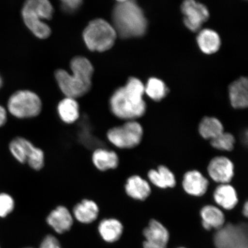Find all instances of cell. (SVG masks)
Returning a JSON list of instances; mask_svg holds the SVG:
<instances>
[{
  "label": "cell",
  "mask_w": 248,
  "mask_h": 248,
  "mask_svg": "<svg viewBox=\"0 0 248 248\" xmlns=\"http://www.w3.org/2000/svg\"><path fill=\"white\" fill-rule=\"evenodd\" d=\"M145 86L135 78H131L125 86L116 90L109 100L110 110L117 119L136 120L146 112L147 105L143 100Z\"/></svg>",
  "instance_id": "1"
},
{
  "label": "cell",
  "mask_w": 248,
  "mask_h": 248,
  "mask_svg": "<svg viewBox=\"0 0 248 248\" xmlns=\"http://www.w3.org/2000/svg\"><path fill=\"white\" fill-rule=\"evenodd\" d=\"M70 64L72 73L58 70L55 73L56 79L66 97L77 99L91 90L94 69L88 59L82 57L74 58Z\"/></svg>",
  "instance_id": "2"
},
{
  "label": "cell",
  "mask_w": 248,
  "mask_h": 248,
  "mask_svg": "<svg viewBox=\"0 0 248 248\" xmlns=\"http://www.w3.org/2000/svg\"><path fill=\"white\" fill-rule=\"evenodd\" d=\"M112 20L117 35L122 38L141 36L146 32V18L135 0L118 3L113 9Z\"/></svg>",
  "instance_id": "3"
},
{
  "label": "cell",
  "mask_w": 248,
  "mask_h": 248,
  "mask_svg": "<svg viewBox=\"0 0 248 248\" xmlns=\"http://www.w3.org/2000/svg\"><path fill=\"white\" fill-rule=\"evenodd\" d=\"M25 24L34 35L40 39H46L51 30L45 22L53 15V8L49 0H26L21 12Z\"/></svg>",
  "instance_id": "4"
},
{
  "label": "cell",
  "mask_w": 248,
  "mask_h": 248,
  "mask_svg": "<svg viewBox=\"0 0 248 248\" xmlns=\"http://www.w3.org/2000/svg\"><path fill=\"white\" fill-rule=\"evenodd\" d=\"M117 33L112 25L102 18L91 21L83 31V39L92 51L104 52L114 44Z\"/></svg>",
  "instance_id": "5"
},
{
  "label": "cell",
  "mask_w": 248,
  "mask_h": 248,
  "mask_svg": "<svg viewBox=\"0 0 248 248\" xmlns=\"http://www.w3.org/2000/svg\"><path fill=\"white\" fill-rule=\"evenodd\" d=\"M7 107L9 113L17 119H31L38 116L41 113L42 102L36 93L19 91L9 97Z\"/></svg>",
  "instance_id": "6"
},
{
  "label": "cell",
  "mask_w": 248,
  "mask_h": 248,
  "mask_svg": "<svg viewBox=\"0 0 248 248\" xmlns=\"http://www.w3.org/2000/svg\"><path fill=\"white\" fill-rule=\"evenodd\" d=\"M143 135L144 129L141 124L137 120H131L108 129L107 137L114 146L128 150L138 147L141 143Z\"/></svg>",
  "instance_id": "7"
},
{
  "label": "cell",
  "mask_w": 248,
  "mask_h": 248,
  "mask_svg": "<svg viewBox=\"0 0 248 248\" xmlns=\"http://www.w3.org/2000/svg\"><path fill=\"white\" fill-rule=\"evenodd\" d=\"M9 150L13 156L21 164L28 163L31 169L39 170L45 166L44 152L36 147L26 138L17 137L9 144Z\"/></svg>",
  "instance_id": "8"
},
{
  "label": "cell",
  "mask_w": 248,
  "mask_h": 248,
  "mask_svg": "<svg viewBox=\"0 0 248 248\" xmlns=\"http://www.w3.org/2000/svg\"><path fill=\"white\" fill-rule=\"evenodd\" d=\"M145 240L143 248H167L170 240V232L165 226L155 219H151L142 231Z\"/></svg>",
  "instance_id": "9"
},
{
  "label": "cell",
  "mask_w": 248,
  "mask_h": 248,
  "mask_svg": "<svg viewBox=\"0 0 248 248\" xmlns=\"http://www.w3.org/2000/svg\"><path fill=\"white\" fill-rule=\"evenodd\" d=\"M182 11L186 26L193 32L199 30L209 17L208 9L195 0H186L182 5Z\"/></svg>",
  "instance_id": "10"
},
{
  "label": "cell",
  "mask_w": 248,
  "mask_h": 248,
  "mask_svg": "<svg viewBox=\"0 0 248 248\" xmlns=\"http://www.w3.org/2000/svg\"><path fill=\"white\" fill-rule=\"evenodd\" d=\"M207 170L210 178L219 184H230L234 176V164L225 156L213 157Z\"/></svg>",
  "instance_id": "11"
},
{
  "label": "cell",
  "mask_w": 248,
  "mask_h": 248,
  "mask_svg": "<svg viewBox=\"0 0 248 248\" xmlns=\"http://www.w3.org/2000/svg\"><path fill=\"white\" fill-rule=\"evenodd\" d=\"M182 185L184 191L189 195L201 197L208 190L209 182L199 170H194L185 173Z\"/></svg>",
  "instance_id": "12"
},
{
  "label": "cell",
  "mask_w": 248,
  "mask_h": 248,
  "mask_svg": "<svg viewBox=\"0 0 248 248\" xmlns=\"http://www.w3.org/2000/svg\"><path fill=\"white\" fill-rule=\"evenodd\" d=\"M46 222L58 233L63 234L72 227L73 218L66 207L60 206L49 213Z\"/></svg>",
  "instance_id": "13"
},
{
  "label": "cell",
  "mask_w": 248,
  "mask_h": 248,
  "mask_svg": "<svg viewBox=\"0 0 248 248\" xmlns=\"http://www.w3.org/2000/svg\"><path fill=\"white\" fill-rule=\"evenodd\" d=\"M213 199L219 208L231 210L238 202L237 192L230 184H219L213 192Z\"/></svg>",
  "instance_id": "14"
},
{
  "label": "cell",
  "mask_w": 248,
  "mask_h": 248,
  "mask_svg": "<svg viewBox=\"0 0 248 248\" xmlns=\"http://www.w3.org/2000/svg\"><path fill=\"white\" fill-rule=\"evenodd\" d=\"M200 217L202 225L206 231L213 229L219 230L225 225V216L224 212L219 207L207 204L202 207L200 210Z\"/></svg>",
  "instance_id": "15"
},
{
  "label": "cell",
  "mask_w": 248,
  "mask_h": 248,
  "mask_svg": "<svg viewBox=\"0 0 248 248\" xmlns=\"http://www.w3.org/2000/svg\"><path fill=\"white\" fill-rule=\"evenodd\" d=\"M125 193L130 198L137 201L147 200L151 194V187L146 180L140 176H130L125 185Z\"/></svg>",
  "instance_id": "16"
},
{
  "label": "cell",
  "mask_w": 248,
  "mask_h": 248,
  "mask_svg": "<svg viewBox=\"0 0 248 248\" xmlns=\"http://www.w3.org/2000/svg\"><path fill=\"white\" fill-rule=\"evenodd\" d=\"M229 98L232 108L243 109L248 106V83L246 78H241L232 83L229 89Z\"/></svg>",
  "instance_id": "17"
},
{
  "label": "cell",
  "mask_w": 248,
  "mask_h": 248,
  "mask_svg": "<svg viewBox=\"0 0 248 248\" xmlns=\"http://www.w3.org/2000/svg\"><path fill=\"white\" fill-rule=\"evenodd\" d=\"M92 162L101 171L116 169L119 165V156L115 152L104 148H97L93 152Z\"/></svg>",
  "instance_id": "18"
},
{
  "label": "cell",
  "mask_w": 248,
  "mask_h": 248,
  "mask_svg": "<svg viewBox=\"0 0 248 248\" xmlns=\"http://www.w3.org/2000/svg\"><path fill=\"white\" fill-rule=\"evenodd\" d=\"M147 175L151 184L159 188H173L176 185L174 173L166 166L160 165L157 170H150Z\"/></svg>",
  "instance_id": "19"
},
{
  "label": "cell",
  "mask_w": 248,
  "mask_h": 248,
  "mask_svg": "<svg viewBox=\"0 0 248 248\" xmlns=\"http://www.w3.org/2000/svg\"><path fill=\"white\" fill-rule=\"evenodd\" d=\"M57 112L58 116L64 123H75L80 117L79 104L76 99L66 97L59 102Z\"/></svg>",
  "instance_id": "20"
},
{
  "label": "cell",
  "mask_w": 248,
  "mask_h": 248,
  "mask_svg": "<svg viewBox=\"0 0 248 248\" xmlns=\"http://www.w3.org/2000/svg\"><path fill=\"white\" fill-rule=\"evenodd\" d=\"M73 214L79 222L91 224L98 218L99 208L95 202L83 200L74 207Z\"/></svg>",
  "instance_id": "21"
},
{
  "label": "cell",
  "mask_w": 248,
  "mask_h": 248,
  "mask_svg": "<svg viewBox=\"0 0 248 248\" xmlns=\"http://www.w3.org/2000/svg\"><path fill=\"white\" fill-rule=\"evenodd\" d=\"M123 225L119 220L114 218L102 220L98 226L101 236L108 243H112L119 240L123 235Z\"/></svg>",
  "instance_id": "22"
},
{
  "label": "cell",
  "mask_w": 248,
  "mask_h": 248,
  "mask_svg": "<svg viewBox=\"0 0 248 248\" xmlns=\"http://www.w3.org/2000/svg\"><path fill=\"white\" fill-rule=\"evenodd\" d=\"M198 132L202 138L211 140L225 132L224 126L217 118L206 116L201 120Z\"/></svg>",
  "instance_id": "23"
},
{
  "label": "cell",
  "mask_w": 248,
  "mask_h": 248,
  "mask_svg": "<svg viewBox=\"0 0 248 248\" xmlns=\"http://www.w3.org/2000/svg\"><path fill=\"white\" fill-rule=\"evenodd\" d=\"M197 41L201 50L207 54L215 53L221 45L218 34L211 30L202 31L198 36Z\"/></svg>",
  "instance_id": "24"
},
{
  "label": "cell",
  "mask_w": 248,
  "mask_h": 248,
  "mask_svg": "<svg viewBox=\"0 0 248 248\" xmlns=\"http://www.w3.org/2000/svg\"><path fill=\"white\" fill-rule=\"evenodd\" d=\"M145 93L155 101H160L166 97L169 93L165 83L157 78H151L145 87Z\"/></svg>",
  "instance_id": "25"
},
{
  "label": "cell",
  "mask_w": 248,
  "mask_h": 248,
  "mask_svg": "<svg viewBox=\"0 0 248 248\" xmlns=\"http://www.w3.org/2000/svg\"><path fill=\"white\" fill-rule=\"evenodd\" d=\"M210 145L216 150L231 152L234 150L235 139L231 133L224 132L210 140Z\"/></svg>",
  "instance_id": "26"
},
{
  "label": "cell",
  "mask_w": 248,
  "mask_h": 248,
  "mask_svg": "<svg viewBox=\"0 0 248 248\" xmlns=\"http://www.w3.org/2000/svg\"><path fill=\"white\" fill-rule=\"evenodd\" d=\"M14 208L15 201L13 198L8 194H0V217H7L13 212Z\"/></svg>",
  "instance_id": "27"
},
{
  "label": "cell",
  "mask_w": 248,
  "mask_h": 248,
  "mask_svg": "<svg viewBox=\"0 0 248 248\" xmlns=\"http://www.w3.org/2000/svg\"><path fill=\"white\" fill-rule=\"evenodd\" d=\"M39 248H62L57 238L52 235H48L40 244Z\"/></svg>",
  "instance_id": "28"
},
{
  "label": "cell",
  "mask_w": 248,
  "mask_h": 248,
  "mask_svg": "<svg viewBox=\"0 0 248 248\" xmlns=\"http://www.w3.org/2000/svg\"><path fill=\"white\" fill-rule=\"evenodd\" d=\"M62 7L65 11L74 12L82 5L83 0H61Z\"/></svg>",
  "instance_id": "29"
},
{
  "label": "cell",
  "mask_w": 248,
  "mask_h": 248,
  "mask_svg": "<svg viewBox=\"0 0 248 248\" xmlns=\"http://www.w3.org/2000/svg\"><path fill=\"white\" fill-rule=\"evenodd\" d=\"M7 121V112L5 108L0 105V127L4 126Z\"/></svg>",
  "instance_id": "30"
},
{
  "label": "cell",
  "mask_w": 248,
  "mask_h": 248,
  "mask_svg": "<svg viewBox=\"0 0 248 248\" xmlns=\"http://www.w3.org/2000/svg\"><path fill=\"white\" fill-rule=\"evenodd\" d=\"M242 213L243 216L247 218L248 216V202L246 201L244 204L243 209H242Z\"/></svg>",
  "instance_id": "31"
},
{
  "label": "cell",
  "mask_w": 248,
  "mask_h": 248,
  "mask_svg": "<svg viewBox=\"0 0 248 248\" xmlns=\"http://www.w3.org/2000/svg\"><path fill=\"white\" fill-rule=\"evenodd\" d=\"M3 85V79L2 78L1 76V74H0V89L2 88Z\"/></svg>",
  "instance_id": "32"
},
{
  "label": "cell",
  "mask_w": 248,
  "mask_h": 248,
  "mask_svg": "<svg viewBox=\"0 0 248 248\" xmlns=\"http://www.w3.org/2000/svg\"><path fill=\"white\" fill-rule=\"evenodd\" d=\"M117 1L119 2H120L125 1H126V0H117Z\"/></svg>",
  "instance_id": "33"
},
{
  "label": "cell",
  "mask_w": 248,
  "mask_h": 248,
  "mask_svg": "<svg viewBox=\"0 0 248 248\" xmlns=\"http://www.w3.org/2000/svg\"><path fill=\"white\" fill-rule=\"evenodd\" d=\"M178 248H185V247H179Z\"/></svg>",
  "instance_id": "34"
},
{
  "label": "cell",
  "mask_w": 248,
  "mask_h": 248,
  "mask_svg": "<svg viewBox=\"0 0 248 248\" xmlns=\"http://www.w3.org/2000/svg\"></svg>",
  "instance_id": "35"
}]
</instances>
